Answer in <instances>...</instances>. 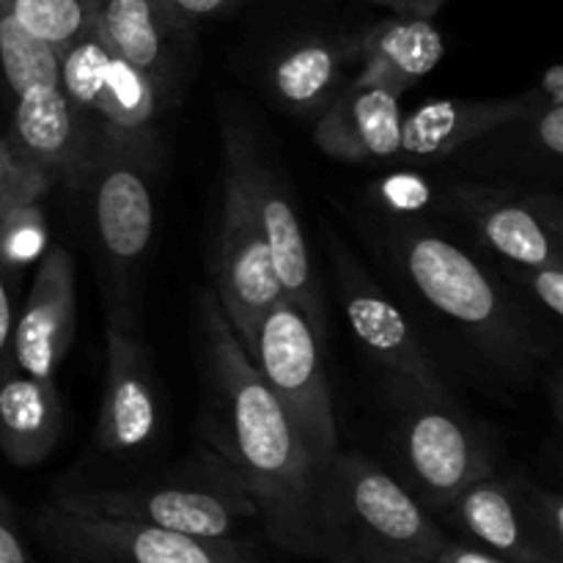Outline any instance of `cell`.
<instances>
[{
    "label": "cell",
    "mask_w": 563,
    "mask_h": 563,
    "mask_svg": "<svg viewBox=\"0 0 563 563\" xmlns=\"http://www.w3.org/2000/svg\"><path fill=\"white\" fill-rule=\"evenodd\" d=\"M203 407L201 432L242 478L258 526L278 550L319 559V471L284 405L258 377L212 291L201 297Z\"/></svg>",
    "instance_id": "1"
},
{
    "label": "cell",
    "mask_w": 563,
    "mask_h": 563,
    "mask_svg": "<svg viewBox=\"0 0 563 563\" xmlns=\"http://www.w3.org/2000/svg\"><path fill=\"white\" fill-rule=\"evenodd\" d=\"M377 242L416 295L456 324L498 368L526 374L550 355L544 335L506 297L498 280L427 220L388 218L377 229Z\"/></svg>",
    "instance_id": "2"
},
{
    "label": "cell",
    "mask_w": 563,
    "mask_h": 563,
    "mask_svg": "<svg viewBox=\"0 0 563 563\" xmlns=\"http://www.w3.org/2000/svg\"><path fill=\"white\" fill-rule=\"evenodd\" d=\"M322 561L434 563L449 542L427 506L361 451H335L317 487Z\"/></svg>",
    "instance_id": "3"
},
{
    "label": "cell",
    "mask_w": 563,
    "mask_h": 563,
    "mask_svg": "<svg viewBox=\"0 0 563 563\" xmlns=\"http://www.w3.org/2000/svg\"><path fill=\"white\" fill-rule=\"evenodd\" d=\"M49 504L86 517L143 522L203 539H242L258 509L242 478L212 449H198L163 476L115 487L60 489Z\"/></svg>",
    "instance_id": "4"
},
{
    "label": "cell",
    "mask_w": 563,
    "mask_h": 563,
    "mask_svg": "<svg viewBox=\"0 0 563 563\" xmlns=\"http://www.w3.org/2000/svg\"><path fill=\"white\" fill-rule=\"evenodd\" d=\"M240 344L264 385L284 405L313 465L324 471L339 451V427L322 361V335L300 308L280 297L256 319Z\"/></svg>",
    "instance_id": "5"
},
{
    "label": "cell",
    "mask_w": 563,
    "mask_h": 563,
    "mask_svg": "<svg viewBox=\"0 0 563 563\" xmlns=\"http://www.w3.org/2000/svg\"><path fill=\"white\" fill-rule=\"evenodd\" d=\"M223 146L225 179L236 187L247 212L253 214L258 231L267 240L284 297L306 313L313 330L324 339L328 313H324L322 289H319L311 247H308L306 231H302L289 187L284 185L273 159L267 157L251 126L242 124L236 115L223 119Z\"/></svg>",
    "instance_id": "6"
},
{
    "label": "cell",
    "mask_w": 563,
    "mask_h": 563,
    "mask_svg": "<svg viewBox=\"0 0 563 563\" xmlns=\"http://www.w3.org/2000/svg\"><path fill=\"white\" fill-rule=\"evenodd\" d=\"M390 390L401 410L394 434L405 487L429 511H449L467 487L495 473L493 454L454 399H432L405 385Z\"/></svg>",
    "instance_id": "7"
},
{
    "label": "cell",
    "mask_w": 563,
    "mask_h": 563,
    "mask_svg": "<svg viewBox=\"0 0 563 563\" xmlns=\"http://www.w3.org/2000/svg\"><path fill=\"white\" fill-rule=\"evenodd\" d=\"M157 157L121 146H104L82 190L91 192V220L108 280V319L132 324V284L152 247Z\"/></svg>",
    "instance_id": "8"
},
{
    "label": "cell",
    "mask_w": 563,
    "mask_h": 563,
    "mask_svg": "<svg viewBox=\"0 0 563 563\" xmlns=\"http://www.w3.org/2000/svg\"><path fill=\"white\" fill-rule=\"evenodd\" d=\"M58 86L104 146L159 157L157 119L168 99L152 77L119 58L93 27L60 47Z\"/></svg>",
    "instance_id": "9"
},
{
    "label": "cell",
    "mask_w": 563,
    "mask_h": 563,
    "mask_svg": "<svg viewBox=\"0 0 563 563\" xmlns=\"http://www.w3.org/2000/svg\"><path fill=\"white\" fill-rule=\"evenodd\" d=\"M38 544L60 563H267L245 539H203L143 522L86 517L47 504L33 517Z\"/></svg>",
    "instance_id": "10"
},
{
    "label": "cell",
    "mask_w": 563,
    "mask_h": 563,
    "mask_svg": "<svg viewBox=\"0 0 563 563\" xmlns=\"http://www.w3.org/2000/svg\"><path fill=\"white\" fill-rule=\"evenodd\" d=\"M445 515L506 563H563V500L526 478H487L467 487Z\"/></svg>",
    "instance_id": "11"
},
{
    "label": "cell",
    "mask_w": 563,
    "mask_h": 563,
    "mask_svg": "<svg viewBox=\"0 0 563 563\" xmlns=\"http://www.w3.org/2000/svg\"><path fill=\"white\" fill-rule=\"evenodd\" d=\"M328 251L335 275V291H339L344 317L361 350L377 363L390 385H405L432 399L449 401V388L410 319L399 311V306L363 267L361 258L335 234L328 236Z\"/></svg>",
    "instance_id": "12"
},
{
    "label": "cell",
    "mask_w": 563,
    "mask_h": 563,
    "mask_svg": "<svg viewBox=\"0 0 563 563\" xmlns=\"http://www.w3.org/2000/svg\"><path fill=\"white\" fill-rule=\"evenodd\" d=\"M438 214L465 225L504 264H563L561 201L517 187L443 181Z\"/></svg>",
    "instance_id": "13"
},
{
    "label": "cell",
    "mask_w": 563,
    "mask_h": 563,
    "mask_svg": "<svg viewBox=\"0 0 563 563\" xmlns=\"http://www.w3.org/2000/svg\"><path fill=\"white\" fill-rule=\"evenodd\" d=\"M9 141L49 185L82 190L104 143L60 86H33L16 93Z\"/></svg>",
    "instance_id": "14"
},
{
    "label": "cell",
    "mask_w": 563,
    "mask_h": 563,
    "mask_svg": "<svg viewBox=\"0 0 563 563\" xmlns=\"http://www.w3.org/2000/svg\"><path fill=\"white\" fill-rule=\"evenodd\" d=\"M159 429L157 383L152 357L132 324L104 328V385L93 443L108 456H130L146 449Z\"/></svg>",
    "instance_id": "15"
},
{
    "label": "cell",
    "mask_w": 563,
    "mask_h": 563,
    "mask_svg": "<svg viewBox=\"0 0 563 563\" xmlns=\"http://www.w3.org/2000/svg\"><path fill=\"white\" fill-rule=\"evenodd\" d=\"M212 275L214 300L240 341H245L256 319L284 297L267 240L229 179H225Z\"/></svg>",
    "instance_id": "16"
},
{
    "label": "cell",
    "mask_w": 563,
    "mask_h": 563,
    "mask_svg": "<svg viewBox=\"0 0 563 563\" xmlns=\"http://www.w3.org/2000/svg\"><path fill=\"white\" fill-rule=\"evenodd\" d=\"M77 330L75 258L53 247L38 258L36 278L14 317L11 363L31 377L55 383Z\"/></svg>",
    "instance_id": "17"
},
{
    "label": "cell",
    "mask_w": 563,
    "mask_h": 563,
    "mask_svg": "<svg viewBox=\"0 0 563 563\" xmlns=\"http://www.w3.org/2000/svg\"><path fill=\"white\" fill-rule=\"evenodd\" d=\"M533 93L509 99H427L401 119L399 163L432 165L506 130L531 110Z\"/></svg>",
    "instance_id": "18"
},
{
    "label": "cell",
    "mask_w": 563,
    "mask_h": 563,
    "mask_svg": "<svg viewBox=\"0 0 563 563\" xmlns=\"http://www.w3.org/2000/svg\"><path fill=\"white\" fill-rule=\"evenodd\" d=\"M401 119V93L350 80L319 113L313 143L341 163H399Z\"/></svg>",
    "instance_id": "19"
},
{
    "label": "cell",
    "mask_w": 563,
    "mask_h": 563,
    "mask_svg": "<svg viewBox=\"0 0 563 563\" xmlns=\"http://www.w3.org/2000/svg\"><path fill=\"white\" fill-rule=\"evenodd\" d=\"M91 27L119 58L152 77L165 99L170 97L190 27L181 25L159 0H93Z\"/></svg>",
    "instance_id": "20"
},
{
    "label": "cell",
    "mask_w": 563,
    "mask_h": 563,
    "mask_svg": "<svg viewBox=\"0 0 563 563\" xmlns=\"http://www.w3.org/2000/svg\"><path fill=\"white\" fill-rule=\"evenodd\" d=\"M355 38L357 71L352 82L401 93L438 69L445 55L443 33L423 16H388Z\"/></svg>",
    "instance_id": "21"
},
{
    "label": "cell",
    "mask_w": 563,
    "mask_h": 563,
    "mask_svg": "<svg viewBox=\"0 0 563 563\" xmlns=\"http://www.w3.org/2000/svg\"><path fill=\"white\" fill-rule=\"evenodd\" d=\"M64 434L58 383L31 377L11 363L0 374V454L16 467H36Z\"/></svg>",
    "instance_id": "22"
},
{
    "label": "cell",
    "mask_w": 563,
    "mask_h": 563,
    "mask_svg": "<svg viewBox=\"0 0 563 563\" xmlns=\"http://www.w3.org/2000/svg\"><path fill=\"white\" fill-rule=\"evenodd\" d=\"M355 64V38H306L286 47L269 66V91L280 108L319 115L344 88L346 66Z\"/></svg>",
    "instance_id": "23"
},
{
    "label": "cell",
    "mask_w": 563,
    "mask_h": 563,
    "mask_svg": "<svg viewBox=\"0 0 563 563\" xmlns=\"http://www.w3.org/2000/svg\"><path fill=\"white\" fill-rule=\"evenodd\" d=\"M0 69L11 93L33 86H55L60 71V49L0 11Z\"/></svg>",
    "instance_id": "24"
},
{
    "label": "cell",
    "mask_w": 563,
    "mask_h": 563,
    "mask_svg": "<svg viewBox=\"0 0 563 563\" xmlns=\"http://www.w3.org/2000/svg\"><path fill=\"white\" fill-rule=\"evenodd\" d=\"M0 11L58 49L93 25V0H0Z\"/></svg>",
    "instance_id": "25"
},
{
    "label": "cell",
    "mask_w": 563,
    "mask_h": 563,
    "mask_svg": "<svg viewBox=\"0 0 563 563\" xmlns=\"http://www.w3.org/2000/svg\"><path fill=\"white\" fill-rule=\"evenodd\" d=\"M47 253V220L42 201L20 203L0 214V269L9 278Z\"/></svg>",
    "instance_id": "26"
},
{
    "label": "cell",
    "mask_w": 563,
    "mask_h": 563,
    "mask_svg": "<svg viewBox=\"0 0 563 563\" xmlns=\"http://www.w3.org/2000/svg\"><path fill=\"white\" fill-rule=\"evenodd\" d=\"M443 181L421 170H399L374 181L368 196L388 218L416 220L418 214H438Z\"/></svg>",
    "instance_id": "27"
},
{
    "label": "cell",
    "mask_w": 563,
    "mask_h": 563,
    "mask_svg": "<svg viewBox=\"0 0 563 563\" xmlns=\"http://www.w3.org/2000/svg\"><path fill=\"white\" fill-rule=\"evenodd\" d=\"M53 185L47 176L38 174L14 146L9 137H0V214L20 203L42 201Z\"/></svg>",
    "instance_id": "28"
},
{
    "label": "cell",
    "mask_w": 563,
    "mask_h": 563,
    "mask_svg": "<svg viewBox=\"0 0 563 563\" xmlns=\"http://www.w3.org/2000/svg\"><path fill=\"white\" fill-rule=\"evenodd\" d=\"M506 275L522 286L533 297L539 308L553 322L563 317V264H542V267H520V264H504Z\"/></svg>",
    "instance_id": "29"
},
{
    "label": "cell",
    "mask_w": 563,
    "mask_h": 563,
    "mask_svg": "<svg viewBox=\"0 0 563 563\" xmlns=\"http://www.w3.org/2000/svg\"><path fill=\"white\" fill-rule=\"evenodd\" d=\"M0 563H36L16 528L14 509L3 495H0Z\"/></svg>",
    "instance_id": "30"
},
{
    "label": "cell",
    "mask_w": 563,
    "mask_h": 563,
    "mask_svg": "<svg viewBox=\"0 0 563 563\" xmlns=\"http://www.w3.org/2000/svg\"><path fill=\"white\" fill-rule=\"evenodd\" d=\"M181 25L192 27L201 20H212V16L225 14V11L236 9L240 0H159Z\"/></svg>",
    "instance_id": "31"
},
{
    "label": "cell",
    "mask_w": 563,
    "mask_h": 563,
    "mask_svg": "<svg viewBox=\"0 0 563 563\" xmlns=\"http://www.w3.org/2000/svg\"><path fill=\"white\" fill-rule=\"evenodd\" d=\"M14 297L11 278L0 269V374L11 366V335H14Z\"/></svg>",
    "instance_id": "32"
},
{
    "label": "cell",
    "mask_w": 563,
    "mask_h": 563,
    "mask_svg": "<svg viewBox=\"0 0 563 563\" xmlns=\"http://www.w3.org/2000/svg\"><path fill=\"white\" fill-rule=\"evenodd\" d=\"M434 563H506V561H500L498 555L487 553V550L476 548V544L454 542V539H449V542L443 544V550L438 553V559H434Z\"/></svg>",
    "instance_id": "33"
},
{
    "label": "cell",
    "mask_w": 563,
    "mask_h": 563,
    "mask_svg": "<svg viewBox=\"0 0 563 563\" xmlns=\"http://www.w3.org/2000/svg\"><path fill=\"white\" fill-rule=\"evenodd\" d=\"M366 3L390 9L396 16H423V20H429V16L438 14L445 0H366Z\"/></svg>",
    "instance_id": "34"
},
{
    "label": "cell",
    "mask_w": 563,
    "mask_h": 563,
    "mask_svg": "<svg viewBox=\"0 0 563 563\" xmlns=\"http://www.w3.org/2000/svg\"><path fill=\"white\" fill-rule=\"evenodd\" d=\"M533 97L542 99V102H555L563 104V66L553 64L548 66V71L539 80V88L533 91Z\"/></svg>",
    "instance_id": "35"
},
{
    "label": "cell",
    "mask_w": 563,
    "mask_h": 563,
    "mask_svg": "<svg viewBox=\"0 0 563 563\" xmlns=\"http://www.w3.org/2000/svg\"><path fill=\"white\" fill-rule=\"evenodd\" d=\"M324 563H412V561H366V559H346V561H324Z\"/></svg>",
    "instance_id": "36"
}]
</instances>
